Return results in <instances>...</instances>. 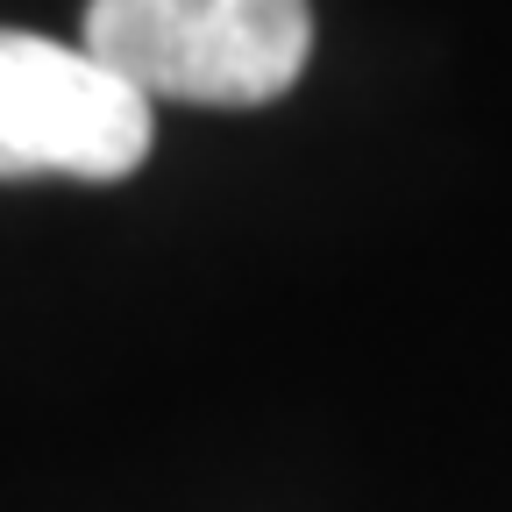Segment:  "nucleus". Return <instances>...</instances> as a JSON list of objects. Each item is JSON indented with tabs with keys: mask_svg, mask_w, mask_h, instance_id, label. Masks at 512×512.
<instances>
[{
	"mask_svg": "<svg viewBox=\"0 0 512 512\" xmlns=\"http://www.w3.org/2000/svg\"><path fill=\"white\" fill-rule=\"evenodd\" d=\"M86 50L150 107H264L313 50L306 0H93Z\"/></svg>",
	"mask_w": 512,
	"mask_h": 512,
	"instance_id": "1",
	"label": "nucleus"
},
{
	"mask_svg": "<svg viewBox=\"0 0 512 512\" xmlns=\"http://www.w3.org/2000/svg\"><path fill=\"white\" fill-rule=\"evenodd\" d=\"M150 157V100L93 50L0 29V178H128Z\"/></svg>",
	"mask_w": 512,
	"mask_h": 512,
	"instance_id": "2",
	"label": "nucleus"
}]
</instances>
